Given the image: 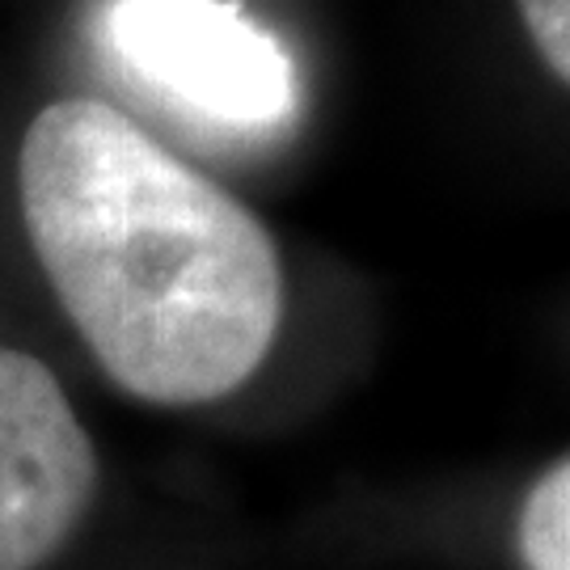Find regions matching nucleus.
<instances>
[{
	"label": "nucleus",
	"instance_id": "obj_1",
	"mask_svg": "<svg viewBox=\"0 0 570 570\" xmlns=\"http://www.w3.org/2000/svg\"><path fill=\"white\" fill-rule=\"evenodd\" d=\"M21 216L102 372L153 406L242 389L279 334L284 271L258 216L98 98L35 115Z\"/></svg>",
	"mask_w": 570,
	"mask_h": 570
},
{
	"label": "nucleus",
	"instance_id": "obj_2",
	"mask_svg": "<svg viewBox=\"0 0 570 570\" xmlns=\"http://www.w3.org/2000/svg\"><path fill=\"white\" fill-rule=\"evenodd\" d=\"M106 35L140 81L225 127L292 115L296 72L284 42L233 0H115Z\"/></svg>",
	"mask_w": 570,
	"mask_h": 570
},
{
	"label": "nucleus",
	"instance_id": "obj_3",
	"mask_svg": "<svg viewBox=\"0 0 570 570\" xmlns=\"http://www.w3.org/2000/svg\"><path fill=\"white\" fill-rule=\"evenodd\" d=\"M98 494V452L56 372L0 346V570H42Z\"/></svg>",
	"mask_w": 570,
	"mask_h": 570
},
{
	"label": "nucleus",
	"instance_id": "obj_4",
	"mask_svg": "<svg viewBox=\"0 0 570 570\" xmlns=\"http://www.w3.org/2000/svg\"><path fill=\"white\" fill-rule=\"evenodd\" d=\"M520 553L529 570H570V461L553 465L524 499Z\"/></svg>",
	"mask_w": 570,
	"mask_h": 570
},
{
	"label": "nucleus",
	"instance_id": "obj_5",
	"mask_svg": "<svg viewBox=\"0 0 570 570\" xmlns=\"http://www.w3.org/2000/svg\"><path fill=\"white\" fill-rule=\"evenodd\" d=\"M541 63L570 85V0H515Z\"/></svg>",
	"mask_w": 570,
	"mask_h": 570
}]
</instances>
